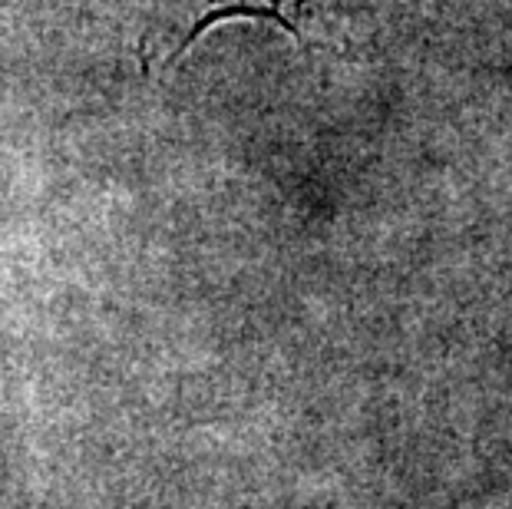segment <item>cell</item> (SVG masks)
Here are the masks:
<instances>
[{
  "instance_id": "obj_1",
  "label": "cell",
  "mask_w": 512,
  "mask_h": 509,
  "mask_svg": "<svg viewBox=\"0 0 512 509\" xmlns=\"http://www.w3.org/2000/svg\"><path fill=\"white\" fill-rule=\"evenodd\" d=\"M291 4L294 0H199L192 7V14L185 17V24H179V34L169 47V60L182 57L205 30L225 24V20H271V24L294 30L288 17Z\"/></svg>"
}]
</instances>
